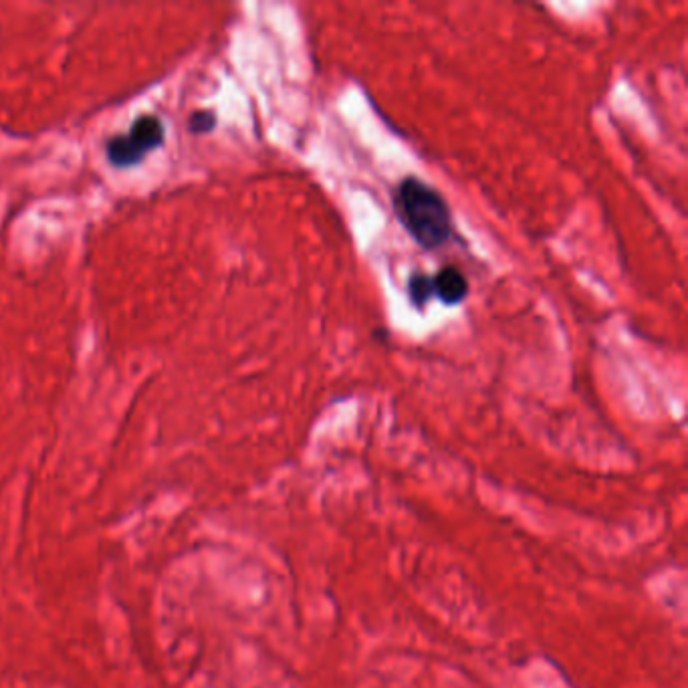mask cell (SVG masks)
Listing matches in <instances>:
<instances>
[{"instance_id": "5", "label": "cell", "mask_w": 688, "mask_h": 688, "mask_svg": "<svg viewBox=\"0 0 688 688\" xmlns=\"http://www.w3.org/2000/svg\"><path fill=\"white\" fill-rule=\"evenodd\" d=\"M216 128V113L208 111V109H200L194 111L190 120H188V130L192 134H210Z\"/></svg>"}, {"instance_id": "1", "label": "cell", "mask_w": 688, "mask_h": 688, "mask_svg": "<svg viewBox=\"0 0 688 688\" xmlns=\"http://www.w3.org/2000/svg\"><path fill=\"white\" fill-rule=\"evenodd\" d=\"M404 231L422 249L444 247L452 235V214L444 196L416 176L404 178L392 198Z\"/></svg>"}, {"instance_id": "3", "label": "cell", "mask_w": 688, "mask_h": 688, "mask_svg": "<svg viewBox=\"0 0 688 688\" xmlns=\"http://www.w3.org/2000/svg\"><path fill=\"white\" fill-rule=\"evenodd\" d=\"M432 291L444 305L454 307L467 299L469 281L461 269L448 265V267H442L432 279Z\"/></svg>"}, {"instance_id": "2", "label": "cell", "mask_w": 688, "mask_h": 688, "mask_svg": "<svg viewBox=\"0 0 688 688\" xmlns=\"http://www.w3.org/2000/svg\"><path fill=\"white\" fill-rule=\"evenodd\" d=\"M166 140L164 124L158 116L144 113L140 116L128 134L113 136L105 144V156L111 166L132 168L138 166L148 154L158 150Z\"/></svg>"}, {"instance_id": "4", "label": "cell", "mask_w": 688, "mask_h": 688, "mask_svg": "<svg viewBox=\"0 0 688 688\" xmlns=\"http://www.w3.org/2000/svg\"><path fill=\"white\" fill-rule=\"evenodd\" d=\"M408 293H410V301L414 303V307L424 309L426 303L430 301V297L434 295L432 279L428 275H422V273L412 275L408 281Z\"/></svg>"}]
</instances>
